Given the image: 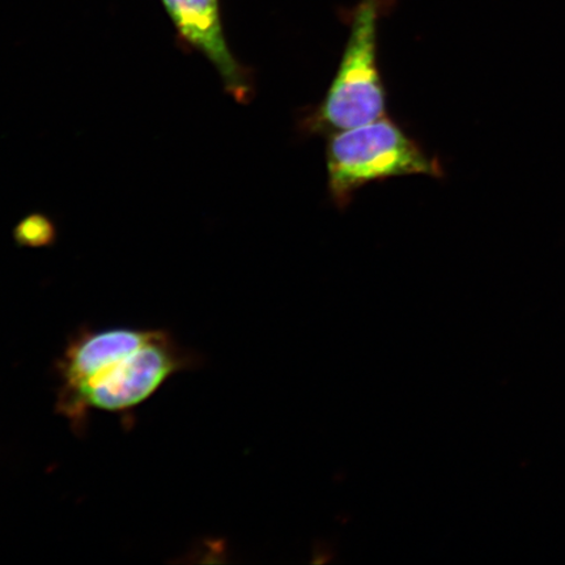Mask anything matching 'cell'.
Wrapping results in <instances>:
<instances>
[{
  "mask_svg": "<svg viewBox=\"0 0 565 565\" xmlns=\"http://www.w3.org/2000/svg\"><path fill=\"white\" fill-rule=\"evenodd\" d=\"M335 550L328 542L317 541L313 543L312 548V559L310 563L312 564H324L330 563L334 559Z\"/></svg>",
  "mask_w": 565,
  "mask_h": 565,
  "instance_id": "cell-6",
  "label": "cell"
},
{
  "mask_svg": "<svg viewBox=\"0 0 565 565\" xmlns=\"http://www.w3.org/2000/svg\"><path fill=\"white\" fill-rule=\"evenodd\" d=\"M161 3L175 26L180 44L206 56L221 75L225 90L237 103L249 102L252 77L230 51L218 0H161Z\"/></svg>",
  "mask_w": 565,
  "mask_h": 565,
  "instance_id": "cell-4",
  "label": "cell"
},
{
  "mask_svg": "<svg viewBox=\"0 0 565 565\" xmlns=\"http://www.w3.org/2000/svg\"><path fill=\"white\" fill-rule=\"evenodd\" d=\"M387 0H362L353 15L341 65L327 97L308 125L312 131H342L385 117V88L377 62L379 21Z\"/></svg>",
  "mask_w": 565,
  "mask_h": 565,
  "instance_id": "cell-3",
  "label": "cell"
},
{
  "mask_svg": "<svg viewBox=\"0 0 565 565\" xmlns=\"http://www.w3.org/2000/svg\"><path fill=\"white\" fill-rule=\"evenodd\" d=\"M327 158L329 190L339 207L348 206L366 183L401 175H441L437 161L386 117L334 132Z\"/></svg>",
  "mask_w": 565,
  "mask_h": 565,
  "instance_id": "cell-2",
  "label": "cell"
},
{
  "mask_svg": "<svg viewBox=\"0 0 565 565\" xmlns=\"http://www.w3.org/2000/svg\"><path fill=\"white\" fill-rule=\"evenodd\" d=\"M54 225L47 217L31 215L21 221L15 230L18 244L23 246H46L54 242Z\"/></svg>",
  "mask_w": 565,
  "mask_h": 565,
  "instance_id": "cell-5",
  "label": "cell"
},
{
  "mask_svg": "<svg viewBox=\"0 0 565 565\" xmlns=\"http://www.w3.org/2000/svg\"><path fill=\"white\" fill-rule=\"evenodd\" d=\"M202 356L162 330H83L56 372V409L75 429L90 412L126 414L150 399L177 373L200 369Z\"/></svg>",
  "mask_w": 565,
  "mask_h": 565,
  "instance_id": "cell-1",
  "label": "cell"
}]
</instances>
